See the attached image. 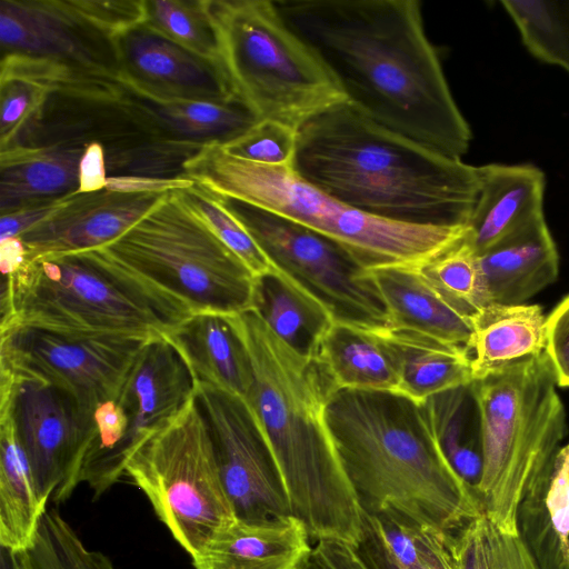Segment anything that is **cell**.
<instances>
[{
  "label": "cell",
  "mask_w": 569,
  "mask_h": 569,
  "mask_svg": "<svg viewBox=\"0 0 569 569\" xmlns=\"http://www.w3.org/2000/svg\"><path fill=\"white\" fill-rule=\"evenodd\" d=\"M371 516L402 569H457L452 553L453 536L422 527L395 510Z\"/></svg>",
  "instance_id": "obj_35"
},
{
  "label": "cell",
  "mask_w": 569,
  "mask_h": 569,
  "mask_svg": "<svg viewBox=\"0 0 569 569\" xmlns=\"http://www.w3.org/2000/svg\"><path fill=\"white\" fill-rule=\"evenodd\" d=\"M332 389L396 393L399 377L379 330L333 320L309 353Z\"/></svg>",
  "instance_id": "obj_23"
},
{
  "label": "cell",
  "mask_w": 569,
  "mask_h": 569,
  "mask_svg": "<svg viewBox=\"0 0 569 569\" xmlns=\"http://www.w3.org/2000/svg\"><path fill=\"white\" fill-rule=\"evenodd\" d=\"M546 316L539 305L490 302L471 317L473 380L545 352Z\"/></svg>",
  "instance_id": "obj_27"
},
{
  "label": "cell",
  "mask_w": 569,
  "mask_h": 569,
  "mask_svg": "<svg viewBox=\"0 0 569 569\" xmlns=\"http://www.w3.org/2000/svg\"><path fill=\"white\" fill-rule=\"evenodd\" d=\"M478 259L489 299L497 303H526L559 273V253L545 216L506 234Z\"/></svg>",
  "instance_id": "obj_20"
},
{
  "label": "cell",
  "mask_w": 569,
  "mask_h": 569,
  "mask_svg": "<svg viewBox=\"0 0 569 569\" xmlns=\"http://www.w3.org/2000/svg\"><path fill=\"white\" fill-rule=\"evenodd\" d=\"M569 569V568H568Z\"/></svg>",
  "instance_id": "obj_49"
},
{
  "label": "cell",
  "mask_w": 569,
  "mask_h": 569,
  "mask_svg": "<svg viewBox=\"0 0 569 569\" xmlns=\"http://www.w3.org/2000/svg\"><path fill=\"white\" fill-rule=\"evenodd\" d=\"M143 24L220 66L217 36L206 0H146Z\"/></svg>",
  "instance_id": "obj_36"
},
{
  "label": "cell",
  "mask_w": 569,
  "mask_h": 569,
  "mask_svg": "<svg viewBox=\"0 0 569 569\" xmlns=\"http://www.w3.org/2000/svg\"><path fill=\"white\" fill-rule=\"evenodd\" d=\"M457 569H541L518 531L479 515L452 538Z\"/></svg>",
  "instance_id": "obj_33"
},
{
  "label": "cell",
  "mask_w": 569,
  "mask_h": 569,
  "mask_svg": "<svg viewBox=\"0 0 569 569\" xmlns=\"http://www.w3.org/2000/svg\"><path fill=\"white\" fill-rule=\"evenodd\" d=\"M310 540L293 516L236 517L191 560L194 569H300L312 556Z\"/></svg>",
  "instance_id": "obj_19"
},
{
  "label": "cell",
  "mask_w": 569,
  "mask_h": 569,
  "mask_svg": "<svg viewBox=\"0 0 569 569\" xmlns=\"http://www.w3.org/2000/svg\"><path fill=\"white\" fill-rule=\"evenodd\" d=\"M223 200L277 269L333 320L372 330L388 327L385 308L363 277L365 268L345 248L281 216Z\"/></svg>",
  "instance_id": "obj_11"
},
{
  "label": "cell",
  "mask_w": 569,
  "mask_h": 569,
  "mask_svg": "<svg viewBox=\"0 0 569 569\" xmlns=\"http://www.w3.org/2000/svg\"><path fill=\"white\" fill-rule=\"evenodd\" d=\"M252 310L280 338L307 355L333 321L322 305L281 271L257 277Z\"/></svg>",
  "instance_id": "obj_30"
},
{
  "label": "cell",
  "mask_w": 569,
  "mask_h": 569,
  "mask_svg": "<svg viewBox=\"0 0 569 569\" xmlns=\"http://www.w3.org/2000/svg\"><path fill=\"white\" fill-rule=\"evenodd\" d=\"M178 191L187 206L256 277L279 272L244 226L228 208L223 198L196 182L193 186L178 189Z\"/></svg>",
  "instance_id": "obj_37"
},
{
  "label": "cell",
  "mask_w": 569,
  "mask_h": 569,
  "mask_svg": "<svg viewBox=\"0 0 569 569\" xmlns=\"http://www.w3.org/2000/svg\"><path fill=\"white\" fill-rule=\"evenodd\" d=\"M71 196L1 214L0 242L19 238L28 230L47 220L61 209Z\"/></svg>",
  "instance_id": "obj_42"
},
{
  "label": "cell",
  "mask_w": 569,
  "mask_h": 569,
  "mask_svg": "<svg viewBox=\"0 0 569 569\" xmlns=\"http://www.w3.org/2000/svg\"><path fill=\"white\" fill-rule=\"evenodd\" d=\"M355 548L369 569H402L386 545L375 518L363 510L360 539Z\"/></svg>",
  "instance_id": "obj_43"
},
{
  "label": "cell",
  "mask_w": 569,
  "mask_h": 569,
  "mask_svg": "<svg viewBox=\"0 0 569 569\" xmlns=\"http://www.w3.org/2000/svg\"><path fill=\"white\" fill-rule=\"evenodd\" d=\"M398 371L397 395L422 405L445 391L473 381L471 352L459 346L402 329L379 330Z\"/></svg>",
  "instance_id": "obj_26"
},
{
  "label": "cell",
  "mask_w": 569,
  "mask_h": 569,
  "mask_svg": "<svg viewBox=\"0 0 569 569\" xmlns=\"http://www.w3.org/2000/svg\"><path fill=\"white\" fill-rule=\"evenodd\" d=\"M46 511L12 416L0 408V547H29Z\"/></svg>",
  "instance_id": "obj_28"
},
{
  "label": "cell",
  "mask_w": 569,
  "mask_h": 569,
  "mask_svg": "<svg viewBox=\"0 0 569 569\" xmlns=\"http://www.w3.org/2000/svg\"><path fill=\"white\" fill-rule=\"evenodd\" d=\"M162 337L179 353L194 385L207 383L247 398L252 385L251 365L229 316L194 312Z\"/></svg>",
  "instance_id": "obj_22"
},
{
  "label": "cell",
  "mask_w": 569,
  "mask_h": 569,
  "mask_svg": "<svg viewBox=\"0 0 569 569\" xmlns=\"http://www.w3.org/2000/svg\"><path fill=\"white\" fill-rule=\"evenodd\" d=\"M193 313L101 249L27 260L3 276L1 330L161 337Z\"/></svg>",
  "instance_id": "obj_5"
},
{
  "label": "cell",
  "mask_w": 569,
  "mask_h": 569,
  "mask_svg": "<svg viewBox=\"0 0 569 569\" xmlns=\"http://www.w3.org/2000/svg\"><path fill=\"white\" fill-rule=\"evenodd\" d=\"M182 177L208 191L300 223L345 248L363 268L419 264L463 238L466 226H418L356 210L301 178L292 167L254 163L222 143L201 147Z\"/></svg>",
  "instance_id": "obj_6"
},
{
  "label": "cell",
  "mask_w": 569,
  "mask_h": 569,
  "mask_svg": "<svg viewBox=\"0 0 569 569\" xmlns=\"http://www.w3.org/2000/svg\"><path fill=\"white\" fill-rule=\"evenodd\" d=\"M516 522L541 569L569 568V442L529 486Z\"/></svg>",
  "instance_id": "obj_24"
},
{
  "label": "cell",
  "mask_w": 569,
  "mask_h": 569,
  "mask_svg": "<svg viewBox=\"0 0 569 569\" xmlns=\"http://www.w3.org/2000/svg\"><path fill=\"white\" fill-rule=\"evenodd\" d=\"M150 339L11 327L1 330L0 375L57 386L93 417L120 392Z\"/></svg>",
  "instance_id": "obj_12"
},
{
  "label": "cell",
  "mask_w": 569,
  "mask_h": 569,
  "mask_svg": "<svg viewBox=\"0 0 569 569\" xmlns=\"http://www.w3.org/2000/svg\"><path fill=\"white\" fill-rule=\"evenodd\" d=\"M194 391L236 517L292 516L282 478L244 400L202 382Z\"/></svg>",
  "instance_id": "obj_14"
},
{
  "label": "cell",
  "mask_w": 569,
  "mask_h": 569,
  "mask_svg": "<svg viewBox=\"0 0 569 569\" xmlns=\"http://www.w3.org/2000/svg\"><path fill=\"white\" fill-rule=\"evenodd\" d=\"M346 101L375 122L460 159L472 133L417 0H277Z\"/></svg>",
  "instance_id": "obj_1"
},
{
  "label": "cell",
  "mask_w": 569,
  "mask_h": 569,
  "mask_svg": "<svg viewBox=\"0 0 569 569\" xmlns=\"http://www.w3.org/2000/svg\"><path fill=\"white\" fill-rule=\"evenodd\" d=\"M194 181L186 177L156 178L143 176H109L106 189L119 192H168L186 189Z\"/></svg>",
  "instance_id": "obj_45"
},
{
  "label": "cell",
  "mask_w": 569,
  "mask_h": 569,
  "mask_svg": "<svg viewBox=\"0 0 569 569\" xmlns=\"http://www.w3.org/2000/svg\"><path fill=\"white\" fill-rule=\"evenodd\" d=\"M300 569H327V567L311 556Z\"/></svg>",
  "instance_id": "obj_48"
},
{
  "label": "cell",
  "mask_w": 569,
  "mask_h": 569,
  "mask_svg": "<svg viewBox=\"0 0 569 569\" xmlns=\"http://www.w3.org/2000/svg\"><path fill=\"white\" fill-rule=\"evenodd\" d=\"M2 54L26 56L82 77L120 81L114 40L78 17L67 0H1Z\"/></svg>",
  "instance_id": "obj_15"
},
{
  "label": "cell",
  "mask_w": 569,
  "mask_h": 569,
  "mask_svg": "<svg viewBox=\"0 0 569 569\" xmlns=\"http://www.w3.org/2000/svg\"><path fill=\"white\" fill-rule=\"evenodd\" d=\"M119 78L146 101L239 103L219 64L198 57L144 24L114 39Z\"/></svg>",
  "instance_id": "obj_16"
},
{
  "label": "cell",
  "mask_w": 569,
  "mask_h": 569,
  "mask_svg": "<svg viewBox=\"0 0 569 569\" xmlns=\"http://www.w3.org/2000/svg\"><path fill=\"white\" fill-rule=\"evenodd\" d=\"M312 556L327 569H369L357 549L342 541L319 540Z\"/></svg>",
  "instance_id": "obj_47"
},
{
  "label": "cell",
  "mask_w": 569,
  "mask_h": 569,
  "mask_svg": "<svg viewBox=\"0 0 569 569\" xmlns=\"http://www.w3.org/2000/svg\"><path fill=\"white\" fill-rule=\"evenodd\" d=\"M107 158L99 143L84 148L79 166L78 193L96 192L106 189L108 179Z\"/></svg>",
  "instance_id": "obj_46"
},
{
  "label": "cell",
  "mask_w": 569,
  "mask_h": 569,
  "mask_svg": "<svg viewBox=\"0 0 569 569\" xmlns=\"http://www.w3.org/2000/svg\"><path fill=\"white\" fill-rule=\"evenodd\" d=\"M543 352L472 381L481 415L483 470L477 495L498 526L518 531V506L566 436V410Z\"/></svg>",
  "instance_id": "obj_8"
},
{
  "label": "cell",
  "mask_w": 569,
  "mask_h": 569,
  "mask_svg": "<svg viewBox=\"0 0 569 569\" xmlns=\"http://www.w3.org/2000/svg\"><path fill=\"white\" fill-rule=\"evenodd\" d=\"M206 1L222 72L234 99L258 121L272 120L298 130L312 117L346 101L274 1Z\"/></svg>",
  "instance_id": "obj_7"
},
{
  "label": "cell",
  "mask_w": 569,
  "mask_h": 569,
  "mask_svg": "<svg viewBox=\"0 0 569 569\" xmlns=\"http://www.w3.org/2000/svg\"><path fill=\"white\" fill-rule=\"evenodd\" d=\"M39 569H117L102 552L82 543L69 545L51 553Z\"/></svg>",
  "instance_id": "obj_44"
},
{
  "label": "cell",
  "mask_w": 569,
  "mask_h": 569,
  "mask_svg": "<svg viewBox=\"0 0 569 569\" xmlns=\"http://www.w3.org/2000/svg\"><path fill=\"white\" fill-rule=\"evenodd\" d=\"M83 151L64 146H14L1 151V214L78 193Z\"/></svg>",
  "instance_id": "obj_25"
},
{
  "label": "cell",
  "mask_w": 569,
  "mask_h": 569,
  "mask_svg": "<svg viewBox=\"0 0 569 569\" xmlns=\"http://www.w3.org/2000/svg\"><path fill=\"white\" fill-rule=\"evenodd\" d=\"M479 190L467 222L469 240L477 251L545 216L546 177L531 163H488L477 167Z\"/></svg>",
  "instance_id": "obj_21"
},
{
  "label": "cell",
  "mask_w": 569,
  "mask_h": 569,
  "mask_svg": "<svg viewBox=\"0 0 569 569\" xmlns=\"http://www.w3.org/2000/svg\"><path fill=\"white\" fill-rule=\"evenodd\" d=\"M293 170L367 214L418 226H467L477 167L366 117L347 101L297 130Z\"/></svg>",
  "instance_id": "obj_3"
},
{
  "label": "cell",
  "mask_w": 569,
  "mask_h": 569,
  "mask_svg": "<svg viewBox=\"0 0 569 569\" xmlns=\"http://www.w3.org/2000/svg\"><path fill=\"white\" fill-rule=\"evenodd\" d=\"M329 430L361 510H395L453 536L481 515L476 491L452 469L425 403L390 392L338 390Z\"/></svg>",
  "instance_id": "obj_4"
},
{
  "label": "cell",
  "mask_w": 569,
  "mask_h": 569,
  "mask_svg": "<svg viewBox=\"0 0 569 569\" xmlns=\"http://www.w3.org/2000/svg\"><path fill=\"white\" fill-rule=\"evenodd\" d=\"M0 408L12 416L40 501L67 500L80 485L93 435L92 416L51 383L0 375Z\"/></svg>",
  "instance_id": "obj_13"
},
{
  "label": "cell",
  "mask_w": 569,
  "mask_h": 569,
  "mask_svg": "<svg viewBox=\"0 0 569 569\" xmlns=\"http://www.w3.org/2000/svg\"><path fill=\"white\" fill-rule=\"evenodd\" d=\"M545 353L557 386L569 388V295L546 318Z\"/></svg>",
  "instance_id": "obj_41"
},
{
  "label": "cell",
  "mask_w": 569,
  "mask_h": 569,
  "mask_svg": "<svg viewBox=\"0 0 569 569\" xmlns=\"http://www.w3.org/2000/svg\"><path fill=\"white\" fill-rule=\"evenodd\" d=\"M143 101L163 130L180 140L201 146L212 142L224 144L258 121L248 109L236 102Z\"/></svg>",
  "instance_id": "obj_31"
},
{
  "label": "cell",
  "mask_w": 569,
  "mask_h": 569,
  "mask_svg": "<svg viewBox=\"0 0 569 569\" xmlns=\"http://www.w3.org/2000/svg\"><path fill=\"white\" fill-rule=\"evenodd\" d=\"M67 3L78 17L112 39L146 21V0H67Z\"/></svg>",
  "instance_id": "obj_40"
},
{
  "label": "cell",
  "mask_w": 569,
  "mask_h": 569,
  "mask_svg": "<svg viewBox=\"0 0 569 569\" xmlns=\"http://www.w3.org/2000/svg\"><path fill=\"white\" fill-rule=\"evenodd\" d=\"M527 51L569 73V0H503Z\"/></svg>",
  "instance_id": "obj_32"
},
{
  "label": "cell",
  "mask_w": 569,
  "mask_h": 569,
  "mask_svg": "<svg viewBox=\"0 0 569 569\" xmlns=\"http://www.w3.org/2000/svg\"><path fill=\"white\" fill-rule=\"evenodd\" d=\"M363 277L385 308L388 328L413 331L470 351L471 316L438 291L416 266L365 268Z\"/></svg>",
  "instance_id": "obj_18"
},
{
  "label": "cell",
  "mask_w": 569,
  "mask_h": 569,
  "mask_svg": "<svg viewBox=\"0 0 569 569\" xmlns=\"http://www.w3.org/2000/svg\"><path fill=\"white\" fill-rule=\"evenodd\" d=\"M425 406L447 460L477 493L483 470V443L472 382L435 396Z\"/></svg>",
  "instance_id": "obj_29"
},
{
  "label": "cell",
  "mask_w": 569,
  "mask_h": 569,
  "mask_svg": "<svg viewBox=\"0 0 569 569\" xmlns=\"http://www.w3.org/2000/svg\"><path fill=\"white\" fill-rule=\"evenodd\" d=\"M238 159L276 167H292L297 130L272 120H259L238 138L222 144Z\"/></svg>",
  "instance_id": "obj_38"
},
{
  "label": "cell",
  "mask_w": 569,
  "mask_h": 569,
  "mask_svg": "<svg viewBox=\"0 0 569 569\" xmlns=\"http://www.w3.org/2000/svg\"><path fill=\"white\" fill-rule=\"evenodd\" d=\"M126 476L146 495L190 557L236 519L196 396L137 448L127 462Z\"/></svg>",
  "instance_id": "obj_10"
},
{
  "label": "cell",
  "mask_w": 569,
  "mask_h": 569,
  "mask_svg": "<svg viewBox=\"0 0 569 569\" xmlns=\"http://www.w3.org/2000/svg\"><path fill=\"white\" fill-rule=\"evenodd\" d=\"M194 312L252 310L257 277L187 206L178 189L99 248Z\"/></svg>",
  "instance_id": "obj_9"
},
{
  "label": "cell",
  "mask_w": 569,
  "mask_h": 569,
  "mask_svg": "<svg viewBox=\"0 0 569 569\" xmlns=\"http://www.w3.org/2000/svg\"><path fill=\"white\" fill-rule=\"evenodd\" d=\"M416 268L438 291L471 317L491 302L478 253L468 232Z\"/></svg>",
  "instance_id": "obj_34"
},
{
  "label": "cell",
  "mask_w": 569,
  "mask_h": 569,
  "mask_svg": "<svg viewBox=\"0 0 569 569\" xmlns=\"http://www.w3.org/2000/svg\"><path fill=\"white\" fill-rule=\"evenodd\" d=\"M229 319L252 370L244 402L282 478L291 515L311 540L356 547L362 510L328 427L329 380L312 356L280 338L254 310Z\"/></svg>",
  "instance_id": "obj_2"
},
{
  "label": "cell",
  "mask_w": 569,
  "mask_h": 569,
  "mask_svg": "<svg viewBox=\"0 0 569 569\" xmlns=\"http://www.w3.org/2000/svg\"><path fill=\"white\" fill-rule=\"evenodd\" d=\"M166 193L108 189L74 193L54 214L19 237L26 259L101 248L130 229Z\"/></svg>",
  "instance_id": "obj_17"
},
{
  "label": "cell",
  "mask_w": 569,
  "mask_h": 569,
  "mask_svg": "<svg viewBox=\"0 0 569 569\" xmlns=\"http://www.w3.org/2000/svg\"><path fill=\"white\" fill-rule=\"evenodd\" d=\"M50 90L39 83L0 79V151L9 149L46 103Z\"/></svg>",
  "instance_id": "obj_39"
}]
</instances>
